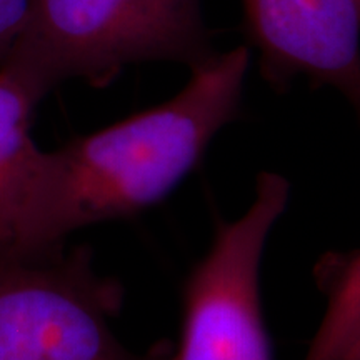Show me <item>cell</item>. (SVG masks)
I'll use <instances>...</instances> for the list:
<instances>
[{
	"label": "cell",
	"instance_id": "obj_1",
	"mask_svg": "<svg viewBox=\"0 0 360 360\" xmlns=\"http://www.w3.org/2000/svg\"><path fill=\"white\" fill-rule=\"evenodd\" d=\"M252 49L238 44L193 67L165 102L42 150L11 252L65 247L70 233L165 200L242 114Z\"/></svg>",
	"mask_w": 360,
	"mask_h": 360
},
{
	"label": "cell",
	"instance_id": "obj_8",
	"mask_svg": "<svg viewBox=\"0 0 360 360\" xmlns=\"http://www.w3.org/2000/svg\"><path fill=\"white\" fill-rule=\"evenodd\" d=\"M29 11L30 0H0V62L20 37Z\"/></svg>",
	"mask_w": 360,
	"mask_h": 360
},
{
	"label": "cell",
	"instance_id": "obj_9",
	"mask_svg": "<svg viewBox=\"0 0 360 360\" xmlns=\"http://www.w3.org/2000/svg\"><path fill=\"white\" fill-rule=\"evenodd\" d=\"M344 360H360V342L355 345V347L352 349V352H350Z\"/></svg>",
	"mask_w": 360,
	"mask_h": 360
},
{
	"label": "cell",
	"instance_id": "obj_5",
	"mask_svg": "<svg viewBox=\"0 0 360 360\" xmlns=\"http://www.w3.org/2000/svg\"><path fill=\"white\" fill-rule=\"evenodd\" d=\"M265 84L297 79L344 97L360 125V0H240Z\"/></svg>",
	"mask_w": 360,
	"mask_h": 360
},
{
	"label": "cell",
	"instance_id": "obj_2",
	"mask_svg": "<svg viewBox=\"0 0 360 360\" xmlns=\"http://www.w3.org/2000/svg\"><path fill=\"white\" fill-rule=\"evenodd\" d=\"M215 52L204 0H30L24 30L0 65L45 97L70 80L105 87L148 62L192 70Z\"/></svg>",
	"mask_w": 360,
	"mask_h": 360
},
{
	"label": "cell",
	"instance_id": "obj_6",
	"mask_svg": "<svg viewBox=\"0 0 360 360\" xmlns=\"http://www.w3.org/2000/svg\"><path fill=\"white\" fill-rule=\"evenodd\" d=\"M42 96L12 69L0 65V250L11 249L42 150L32 137Z\"/></svg>",
	"mask_w": 360,
	"mask_h": 360
},
{
	"label": "cell",
	"instance_id": "obj_7",
	"mask_svg": "<svg viewBox=\"0 0 360 360\" xmlns=\"http://www.w3.org/2000/svg\"><path fill=\"white\" fill-rule=\"evenodd\" d=\"M312 277L323 314L302 360H344L360 342V247L326 252Z\"/></svg>",
	"mask_w": 360,
	"mask_h": 360
},
{
	"label": "cell",
	"instance_id": "obj_4",
	"mask_svg": "<svg viewBox=\"0 0 360 360\" xmlns=\"http://www.w3.org/2000/svg\"><path fill=\"white\" fill-rule=\"evenodd\" d=\"M289 199V180L264 170L245 212L215 224L209 249L184 281L172 360H274L260 267Z\"/></svg>",
	"mask_w": 360,
	"mask_h": 360
},
{
	"label": "cell",
	"instance_id": "obj_3",
	"mask_svg": "<svg viewBox=\"0 0 360 360\" xmlns=\"http://www.w3.org/2000/svg\"><path fill=\"white\" fill-rule=\"evenodd\" d=\"M125 289L89 245L0 250V360H172L174 342L137 352L117 337Z\"/></svg>",
	"mask_w": 360,
	"mask_h": 360
}]
</instances>
